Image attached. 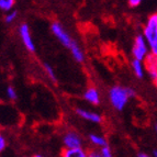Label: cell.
Instances as JSON below:
<instances>
[{
    "label": "cell",
    "instance_id": "cell-20",
    "mask_svg": "<svg viewBox=\"0 0 157 157\" xmlns=\"http://www.w3.org/2000/svg\"><path fill=\"white\" fill-rule=\"evenodd\" d=\"M144 0H128V6L132 7V8H135V7H139L142 2H143Z\"/></svg>",
    "mask_w": 157,
    "mask_h": 157
},
{
    "label": "cell",
    "instance_id": "cell-25",
    "mask_svg": "<svg viewBox=\"0 0 157 157\" xmlns=\"http://www.w3.org/2000/svg\"><path fill=\"white\" fill-rule=\"evenodd\" d=\"M155 132H156V134H157V125L155 126Z\"/></svg>",
    "mask_w": 157,
    "mask_h": 157
},
{
    "label": "cell",
    "instance_id": "cell-14",
    "mask_svg": "<svg viewBox=\"0 0 157 157\" xmlns=\"http://www.w3.org/2000/svg\"><path fill=\"white\" fill-rule=\"evenodd\" d=\"M18 11L16 10H10V11H7L5 13V17H3V21L6 22L7 24H12L18 20Z\"/></svg>",
    "mask_w": 157,
    "mask_h": 157
},
{
    "label": "cell",
    "instance_id": "cell-12",
    "mask_svg": "<svg viewBox=\"0 0 157 157\" xmlns=\"http://www.w3.org/2000/svg\"><path fill=\"white\" fill-rule=\"evenodd\" d=\"M88 141H89L90 145L94 146V148H100L105 145H108L107 139L103 135L98 133H90L88 136Z\"/></svg>",
    "mask_w": 157,
    "mask_h": 157
},
{
    "label": "cell",
    "instance_id": "cell-2",
    "mask_svg": "<svg viewBox=\"0 0 157 157\" xmlns=\"http://www.w3.org/2000/svg\"><path fill=\"white\" fill-rule=\"evenodd\" d=\"M142 34L148 43L151 53L157 55V12L147 17L142 28Z\"/></svg>",
    "mask_w": 157,
    "mask_h": 157
},
{
    "label": "cell",
    "instance_id": "cell-24",
    "mask_svg": "<svg viewBox=\"0 0 157 157\" xmlns=\"http://www.w3.org/2000/svg\"><path fill=\"white\" fill-rule=\"evenodd\" d=\"M154 85H155V87H156V89H157V78L154 80Z\"/></svg>",
    "mask_w": 157,
    "mask_h": 157
},
{
    "label": "cell",
    "instance_id": "cell-6",
    "mask_svg": "<svg viewBox=\"0 0 157 157\" xmlns=\"http://www.w3.org/2000/svg\"><path fill=\"white\" fill-rule=\"evenodd\" d=\"M62 142L65 148H71V147H79L82 146V137L80 134L73 130H68L63 134Z\"/></svg>",
    "mask_w": 157,
    "mask_h": 157
},
{
    "label": "cell",
    "instance_id": "cell-5",
    "mask_svg": "<svg viewBox=\"0 0 157 157\" xmlns=\"http://www.w3.org/2000/svg\"><path fill=\"white\" fill-rule=\"evenodd\" d=\"M18 33H19V36H20L22 44H23V46L25 47L26 50L31 53L35 52L36 47H35V43H34V40H33V37H32L30 26L23 22V23H21L19 25Z\"/></svg>",
    "mask_w": 157,
    "mask_h": 157
},
{
    "label": "cell",
    "instance_id": "cell-1",
    "mask_svg": "<svg viewBox=\"0 0 157 157\" xmlns=\"http://www.w3.org/2000/svg\"><path fill=\"white\" fill-rule=\"evenodd\" d=\"M136 96L133 88L124 87L121 85L112 86L108 91V99L110 102L111 107L117 111L124 110L128 105V101Z\"/></svg>",
    "mask_w": 157,
    "mask_h": 157
},
{
    "label": "cell",
    "instance_id": "cell-3",
    "mask_svg": "<svg viewBox=\"0 0 157 157\" xmlns=\"http://www.w3.org/2000/svg\"><path fill=\"white\" fill-rule=\"evenodd\" d=\"M51 32L56 37L58 42L63 45L64 47H66L67 50H71V47L77 43L76 41H74V39L69 34V32L64 28L63 24L58 21H53L51 23Z\"/></svg>",
    "mask_w": 157,
    "mask_h": 157
},
{
    "label": "cell",
    "instance_id": "cell-16",
    "mask_svg": "<svg viewBox=\"0 0 157 157\" xmlns=\"http://www.w3.org/2000/svg\"><path fill=\"white\" fill-rule=\"evenodd\" d=\"M43 71H44L45 75L48 77V79L52 81H56L57 78H56V75H55V71H54V68L50 65V64L44 63L43 64Z\"/></svg>",
    "mask_w": 157,
    "mask_h": 157
},
{
    "label": "cell",
    "instance_id": "cell-13",
    "mask_svg": "<svg viewBox=\"0 0 157 157\" xmlns=\"http://www.w3.org/2000/svg\"><path fill=\"white\" fill-rule=\"evenodd\" d=\"M69 52H71L73 58L76 60L77 63L81 64L85 62V53H84V51L81 50V47L78 45V43H76V44L74 45L71 50H69Z\"/></svg>",
    "mask_w": 157,
    "mask_h": 157
},
{
    "label": "cell",
    "instance_id": "cell-18",
    "mask_svg": "<svg viewBox=\"0 0 157 157\" xmlns=\"http://www.w3.org/2000/svg\"><path fill=\"white\" fill-rule=\"evenodd\" d=\"M99 153H100V157H111L112 156V151L109 147V145H105L99 148Z\"/></svg>",
    "mask_w": 157,
    "mask_h": 157
},
{
    "label": "cell",
    "instance_id": "cell-11",
    "mask_svg": "<svg viewBox=\"0 0 157 157\" xmlns=\"http://www.w3.org/2000/svg\"><path fill=\"white\" fill-rule=\"evenodd\" d=\"M62 156L64 157H87L88 156V151L82 146L79 147H71V148H65L64 147Z\"/></svg>",
    "mask_w": 157,
    "mask_h": 157
},
{
    "label": "cell",
    "instance_id": "cell-10",
    "mask_svg": "<svg viewBox=\"0 0 157 157\" xmlns=\"http://www.w3.org/2000/svg\"><path fill=\"white\" fill-rule=\"evenodd\" d=\"M131 68L133 74L135 75V77H137L140 79L143 78L145 76V74H146V68H145L144 60L133 58L131 62Z\"/></svg>",
    "mask_w": 157,
    "mask_h": 157
},
{
    "label": "cell",
    "instance_id": "cell-19",
    "mask_svg": "<svg viewBox=\"0 0 157 157\" xmlns=\"http://www.w3.org/2000/svg\"><path fill=\"white\" fill-rule=\"evenodd\" d=\"M6 147H7V140H6L5 136L1 134V135H0V152L2 153L6 149Z\"/></svg>",
    "mask_w": 157,
    "mask_h": 157
},
{
    "label": "cell",
    "instance_id": "cell-22",
    "mask_svg": "<svg viewBox=\"0 0 157 157\" xmlns=\"http://www.w3.org/2000/svg\"><path fill=\"white\" fill-rule=\"evenodd\" d=\"M136 155H137L139 157H147V156H148V154H147V153H142V152H139Z\"/></svg>",
    "mask_w": 157,
    "mask_h": 157
},
{
    "label": "cell",
    "instance_id": "cell-8",
    "mask_svg": "<svg viewBox=\"0 0 157 157\" xmlns=\"http://www.w3.org/2000/svg\"><path fill=\"white\" fill-rule=\"evenodd\" d=\"M82 98L86 102H88L91 105H99L101 102V94L99 89L94 86L87 87L86 90L82 94Z\"/></svg>",
    "mask_w": 157,
    "mask_h": 157
},
{
    "label": "cell",
    "instance_id": "cell-4",
    "mask_svg": "<svg viewBox=\"0 0 157 157\" xmlns=\"http://www.w3.org/2000/svg\"><path fill=\"white\" fill-rule=\"evenodd\" d=\"M131 54L133 58L141 59V60H144L151 54L148 43H147L146 39L144 37L143 34H139V35H136L134 37L133 44H132V48H131Z\"/></svg>",
    "mask_w": 157,
    "mask_h": 157
},
{
    "label": "cell",
    "instance_id": "cell-15",
    "mask_svg": "<svg viewBox=\"0 0 157 157\" xmlns=\"http://www.w3.org/2000/svg\"><path fill=\"white\" fill-rule=\"evenodd\" d=\"M17 0H0V9L3 12L10 11L14 8Z\"/></svg>",
    "mask_w": 157,
    "mask_h": 157
},
{
    "label": "cell",
    "instance_id": "cell-21",
    "mask_svg": "<svg viewBox=\"0 0 157 157\" xmlns=\"http://www.w3.org/2000/svg\"><path fill=\"white\" fill-rule=\"evenodd\" d=\"M88 156H90V157H100L99 148L91 149V151H89V152H88Z\"/></svg>",
    "mask_w": 157,
    "mask_h": 157
},
{
    "label": "cell",
    "instance_id": "cell-9",
    "mask_svg": "<svg viewBox=\"0 0 157 157\" xmlns=\"http://www.w3.org/2000/svg\"><path fill=\"white\" fill-rule=\"evenodd\" d=\"M145 68H146V73L153 80L157 78V55L154 54H149L144 59Z\"/></svg>",
    "mask_w": 157,
    "mask_h": 157
},
{
    "label": "cell",
    "instance_id": "cell-7",
    "mask_svg": "<svg viewBox=\"0 0 157 157\" xmlns=\"http://www.w3.org/2000/svg\"><path fill=\"white\" fill-rule=\"evenodd\" d=\"M75 113L77 114L78 118L94 124H100L103 121V118H102V115L100 113L96 112V111L87 110V109H84V108H76L75 109Z\"/></svg>",
    "mask_w": 157,
    "mask_h": 157
},
{
    "label": "cell",
    "instance_id": "cell-17",
    "mask_svg": "<svg viewBox=\"0 0 157 157\" xmlns=\"http://www.w3.org/2000/svg\"><path fill=\"white\" fill-rule=\"evenodd\" d=\"M6 97H7V99L10 100V101H16L17 99H18V92H17L16 88L12 86H8L7 88H6Z\"/></svg>",
    "mask_w": 157,
    "mask_h": 157
},
{
    "label": "cell",
    "instance_id": "cell-23",
    "mask_svg": "<svg viewBox=\"0 0 157 157\" xmlns=\"http://www.w3.org/2000/svg\"><path fill=\"white\" fill-rule=\"evenodd\" d=\"M153 156L157 157V149H154V151H153Z\"/></svg>",
    "mask_w": 157,
    "mask_h": 157
}]
</instances>
